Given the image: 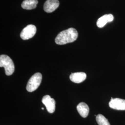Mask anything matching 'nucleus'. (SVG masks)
I'll return each mask as SVG.
<instances>
[{"label":"nucleus","instance_id":"obj_13","mask_svg":"<svg viewBox=\"0 0 125 125\" xmlns=\"http://www.w3.org/2000/svg\"><path fill=\"white\" fill-rule=\"evenodd\" d=\"M41 109H42V110H44V107H42V108H41Z\"/></svg>","mask_w":125,"mask_h":125},{"label":"nucleus","instance_id":"obj_11","mask_svg":"<svg viewBox=\"0 0 125 125\" xmlns=\"http://www.w3.org/2000/svg\"><path fill=\"white\" fill-rule=\"evenodd\" d=\"M38 3L37 0H25L21 4V7L23 9L31 10L36 8Z\"/></svg>","mask_w":125,"mask_h":125},{"label":"nucleus","instance_id":"obj_2","mask_svg":"<svg viewBox=\"0 0 125 125\" xmlns=\"http://www.w3.org/2000/svg\"><path fill=\"white\" fill-rule=\"evenodd\" d=\"M0 67H4L5 74L7 76H11L14 72V65L12 59L6 55L0 56Z\"/></svg>","mask_w":125,"mask_h":125},{"label":"nucleus","instance_id":"obj_9","mask_svg":"<svg viewBox=\"0 0 125 125\" xmlns=\"http://www.w3.org/2000/svg\"><path fill=\"white\" fill-rule=\"evenodd\" d=\"M86 77L87 75L85 73L80 72L72 73L70 76V79L72 82L79 83L85 80Z\"/></svg>","mask_w":125,"mask_h":125},{"label":"nucleus","instance_id":"obj_8","mask_svg":"<svg viewBox=\"0 0 125 125\" xmlns=\"http://www.w3.org/2000/svg\"><path fill=\"white\" fill-rule=\"evenodd\" d=\"M114 19V17L112 14H105L103 16L99 18L96 22L97 26L99 28L103 27L107 23L112 22Z\"/></svg>","mask_w":125,"mask_h":125},{"label":"nucleus","instance_id":"obj_4","mask_svg":"<svg viewBox=\"0 0 125 125\" xmlns=\"http://www.w3.org/2000/svg\"><path fill=\"white\" fill-rule=\"evenodd\" d=\"M36 27L33 25H28L25 27L21 32L20 36L23 40H27L35 35L36 34Z\"/></svg>","mask_w":125,"mask_h":125},{"label":"nucleus","instance_id":"obj_6","mask_svg":"<svg viewBox=\"0 0 125 125\" xmlns=\"http://www.w3.org/2000/svg\"><path fill=\"white\" fill-rule=\"evenodd\" d=\"M109 106L114 109L125 110V100L118 98H111L109 103Z\"/></svg>","mask_w":125,"mask_h":125},{"label":"nucleus","instance_id":"obj_5","mask_svg":"<svg viewBox=\"0 0 125 125\" xmlns=\"http://www.w3.org/2000/svg\"><path fill=\"white\" fill-rule=\"evenodd\" d=\"M42 102L45 105L48 112L50 113L54 112L56 108V102L54 99L51 98L49 95H46L43 97Z\"/></svg>","mask_w":125,"mask_h":125},{"label":"nucleus","instance_id":"obj_10","mask_svg":"<svg viewBox=\"0 0 125 125\" xmlns=\"http://www.w3.org/2000/svg\"><path fill=\"white\" fill-rule=\"evenodd\" d=\"M76 109L78 113L83 118L87 117L89 114V107L85 103H79L77 106Z\"/></svg>","mask_w":125,"mask_h":125},{"label":"nucleus","instance_id":"obj_1","mask_svg":"<svg viewBox=\"0 0 125 125\" xmlns=\"http://www.w3.org/2000/svg\"><path fill=\"white\" fill-rule=\"evenodd\" d=\"M78 32L74 28H70L61 31L55 38V43L63 45L74 42L78 37Z\"/></svg>","mask_w":125,"mask_h":125},{"label":"nucleus","instance_id":"obj_12","mask_svg":"<svg viewBox=\"0 0 125 125\" xmlns=\"http://www.w3.org/2000/svg\"><path fill=\"white\" fill-rule=\"evenodd\" d=\"M96 121L99 125H110L107 119L102 115H98L96 116Z\"/></svg>","mask_w":125,"mask_h":125},{"label":"nucleus","instance_id":"obj_3","mask_svg":"<svg viewBox=\"0 0 125 125\" xmlns=\"http://www.w3.org/2000/svg\"><path fill=\"white\" fill-rule=\"evenodd\" d=\"M42 79V76L40 73H36L31 76L27 84V91L31 92L37 89L40 86Z\"/></svg>","mask_w":125,"mask_h":125},{"label":"nucleus","instance_id":"obj_7","mask_svg":"<svg viewBox=\"0 0 125 125\" xmlns=\"http://www.w3.org/2000/svg\"><path fill=\"white\" fill-rule=\"evenodd\" d=\"M59 5L58 0H47L44 5V10L47 13H52L58 8Z\"/></svg>","mask_w":125,"mask_h":125}]
</instances>
